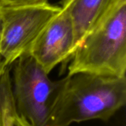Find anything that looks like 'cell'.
<instances>
[{
	"mask_svg": "<svg viewBox=\"0 0 126 126\" xmlns=\"http://www.w3.org/2000/svg\"><path fill=\"white\" fill-rule=\"evenodd\" d=\"M126 102V78L78 72L59 80L48 126L108 121Z\"/></svg>",
	"mask_w": 126,
	"mask_h": 126,
	"instance_id": "obj_1",
	"label": "cell"
},
{
	"mask_svg": "<svg viewBox=\"0 0 126 126\" xmlns=\"http://www.w3.org/2000/svg\"><path fill=\"white\" fill-rule=\"evenodd\" d=\"M68 71V75L126 78V0H119L83 38L71 58Z\"/></svg>",
	"mask_w": 126,
	"mask_h": 126,
	"instance_id": "obj_2",
	"label": "cell"
},
{
	"mask_svg": "<svg viewBox=\"0 0 126 126\" xmlns=\"http://www.w3.org/2000/svg\"><path fill=\"white\" fill-rule=\"evenodd\" d=\"M13 63L11 86L16 114L30 126H48L59 80H50L29 52L21 55Z\"/></svg>",
	"mask_w": 126,
	"mask_h": 126,
	"instance_id": "obj_3",
	"label": "cell"
},
{
	"mask_svg": "<svg viewBox=\"0 0 126 126\" xmlns=\"http://www.w3.org/2000/svg\"><path fill=\"white\" fill-rule=\"evenodd\" d=\"M61 10L47 2L0 7V56L6 66L28 52L38 36Z\"/></svg>",
	"mask_w": 126,
	"mask_h": 126,
	"instance_id": "obj_4",
	"label": "cell"
},
{
	"mask_svg": "<svg viewBox=\"0 0 126 126\" xmlns=\"http://www.w3.org/2000/svg\"><path fill=\"white\" fill-rule=\"evenodd\" d=\"M77 47L72 18L62 5L61 12L47 24L28 52L49 75L59 63L69 60Z\"/></svg>",
	"mask_w": 126,
	"mask_h": 126,
	"instance_id": "obj_5",
	"label": "cell"
},
{
	"mask_svg": "<svg viewBox=\"0 0 126 126\" xmlns=\"http://www.w3.org/2000/svg\"><path fill=\"white\" fill-rule=\"evenodd\" d=\"M119 0H62L72 21L77 47ZM78 48V47H77Z\"/></svg>",
	"mask_w": 126,
	"mask_h": 126,
	"instance_id": "obj_6",
	"label": "cell"
},
{
	"mask_svg": "<svg viewBox=\"0 0 126 126\" xmlns=\"http://www.w3.org/2000/svg\"><path fill=\"white\" fill-rule=\"evenodd\" d=\"M16 112L11 86L10 66L0 75V126H14Z\"/></svg>",
	"mask_w": 126,
	"mask_h": 126,
	"instance_id": "obj_7",
	"label": "cell"
},
{
	"mask_svg": "<svg viewBox=\"0 0 126 126\" xmlns=\"http://www.w3.org/2000/svg\"><path fill=\"white\" fill-rule=\"evenodd\" d=\"M46 2H47V0H0V7L32 5Z\"/></svg>",
	"mask_w": 126,
	"mask_h": 126,
	"instance_id": "obj_8",
	"label": "cell"
},
{
	"mask_svg": "<svg viewBox=\"0 0 126 126\" xmlns=\"http://www.w3.org/2000/svg\"><path fill=\"white\" fill-rule=\"evenodd\" d=\"M14 126H30V125L24 120L20 118L17 114H16L14 119Z\"/></svg>",
	"mask_w": 126,
	"mask_h": 126,
	"instance_id": "obj_9",
	"label": "cell"
},
{
	"mask_svg": "<svg viewBox=\"0 0 126 126\" xmlns=\"http://www.w3.org/2000/svg\"><path fill=\"white\" fill-rule=\"evenodd\" d=\"M8 66H6L5 63H4V61H3L1 57L0 56V75L4 72V70H5Z\"/></svg>",
	"mask_w": 126,
	"mask_h": 126,
	"instance_id": "obj_10",
	"label": "cell"
},
{
	"mask_svg": "<svg viewBox=\"0 0 126 126\" xmlns=\"http://www.w3.org/2000/svg\"><path fill=\"white\" fill-rule=\"evenodd\" d=\"M0 32H1V20H0Z\"/></svg>",
	"mask_w": 126,
	"mask_h": 126,
	"instance_id": "obj_11",
	"label": "cell"
}]
</instances>
